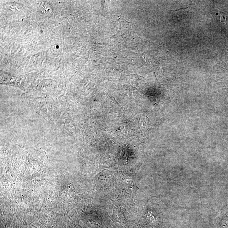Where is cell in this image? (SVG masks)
I'll return each mask as SVG.
<instances>
[{
    "label": "cell",
    "mask_w": 228,
    "mask_h": 228,
    "mask_svg": "<svg viewBox=\"0 0 228 228\" xmlns=\"http://www.w3.org/2000/svg\"><path fill=\"white\" fill-rule=\"evenodd\" d=\"M120 185L121 188L126 191V192L134 194L138 188L136 186L135 178L132 174H124L121 177Z\"/></svg>",
    "instance_id": "obj_1"
},
{
    "label": "cell",
    "mask_w": 228,
    "mask_h": 228,
    "mask_svg": "<svg viewBox=\"0 0 228 228\" xmlns=\"http://www.w3.org/2000/svg\"><path fill=\"white\" fill-rule=\"evenodd\" d=\"M99 177H101V180L102 181L101 184L103 188H107L111 186L113 178V175L111 172L108 170L106 172L103 171V172L100 173Z\"/></svg>",
    "instance_id": "obj_2"
},
{
    "label": "cell",
    "mask_w": 228,
    "mask_h": 228,
    "mask_svg": "<svg viewBox=\"0 0 228 228\" xmlns=\"http://www.w3.org/2000/svg\"><path fill=\"white\" fill-rule=\"evenodd\" d=\"M220 22L222 25L226 27H228V18L227 16H220Z\"/></svg>",
    "instance_id": "obj_3"
}]
</instances>
